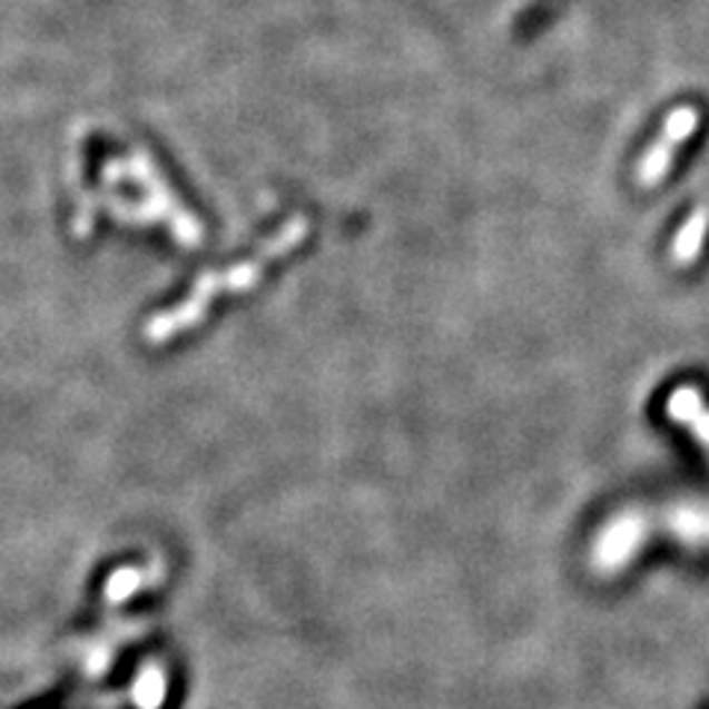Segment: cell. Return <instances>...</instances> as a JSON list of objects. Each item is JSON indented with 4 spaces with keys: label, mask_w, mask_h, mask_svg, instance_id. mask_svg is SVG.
Returning a JSON list of instances; mask_svg holds the SVG:
<instances>
[{
    "label": "cell",
    "mask_w": 709,
    "mask_h": 709,
    "mask_svg": "<svg viewBox=\"0 0 709 709\" xmlns=\"http://www.w3.org/2000/svg\"><path fill=\"white\" fill-rule=\"evenodd\" d=\"M166 695V677L160 668H148L146 674L137 680V703L142 709H157Z\"/></svg>",
    "instance_id": "cell-3"
},
{
    "label": "cell",
    "mask_w": 709,
    "mask_h": 709,
    "mask_svg": "<svg viewBox=\"0 0 709 709\" xmlns=\"http://www.w3.org/2000/svg\"><path fill=\"white\" fill-rule=\"evenodd\" d=\"M709 228V210L707 207H701L698 214L689 219V223L680 228V234H677L674 239V260L677 264H692L695 255L701 252V243H703V234H707Z\"/></svg>",
    "instance_id": "cell-2"
},
{
    "label": "cell",
    "mask_w": 709,
    "mask_h": 709,
    "mask_svg": "<svg viewBox=\"0 0 709 709\" xmlns=\"http://www.w3.org/2000/svg\"><path fill=\"white\" fill-rule=\"evenodd\" d=\"M305 232H308V223L305 219H293L287 228L275 234L269 243L264 246V252L255 257H248L243 264L232 266L228 273H207L198 278V284L193 287L187 299L175 305L171 311L166 314H157L151 323L146 325V337L151 343H166L171 337H178L180 332H187L193 325L205 316L207 305L219 296V293H239V291H248L252 284L264 275L266 264L278 255H287L291 248H296L305 239Z\"/></svg>",
    "instance_id": "cell-1"
},
{
    "label": "cell",
    "mask_w": 709,
    "mask_h": 709,
    "mask_svg": "<svg viewBox=\"0 0 709 709\" xmlns=\"http://www.w3.org/2000/svg\"><path fill=\"white\" fill-rule=\"evenodd\" d=\"M146 577L142 571H134V568H125V571L112 573L110 582H107V598L110 600H125L130 591H137V585H142Z\"/></svg>",
    "instance_id": "cell-4"
}]
</instances>
